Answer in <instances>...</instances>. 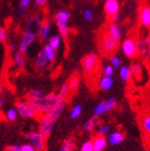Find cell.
<instances>
[{
  "instance_id": "14",
  "label": "cell",
  "mask_w": 150,
  "mask_h": 151,
  "mask_svg": "<svg viewBox=\"0 0 150 151\" xmlns=\"http://www.w3.org/2000/svg\"><path fill=\"white\" fill-rule=\"evenodd\" d=\"M137 48H138V54H141L145 57L150 56V35L137 42Z\"/></svg>"
},
{
  "instance_id": "36",
  "label": "cell",
  "mask_w": 150,
  "mask_h": 151,
  "mask_svg": "<svg viewBox=\"0 0 150 151\" xmlns=\"http://www.w3.org/2000/svg\"><path fill=\"white\" fill-rule=\"evenodd\" d=\"M58 30H59V35L62 37V38H68L70 33V28L69 25H64V26L58 27Z\"/></svg>"
},
{
  "instance_id": "50",
  "label": "cell",
  "mask_w": 150,
  "mask_h": 151,
  "mask_svg": "<svg viewBox=\"0 0 150 151\" xmlns=\"http://www.w3.org/2000/svg\"><path fill=\"white\" fill-rule=\"evenodd\" d=\"M91 1H92V0H91Z\"/></svg>"
},
{
  "instance_id": "46",
  "label": "cell",
  "mask_w": 150,
  "mask_h": 151,
  "mask_svg": "<svg viewBox=\"0 0 150 151\" xmlns=\"http://www.w3.org/2000/svg\"><path fill=\"white\" fill-rule=\"evenodd\" d=\"M48 0H35V3L39 6H45Z\"/></svg>"
},
{
  "instance_id": "6",
  "label": "cell",
  "mask_w": 150,
  "mask_h": 151,
  "mask_svg": "<svg viewBox=\"0 0 150 151\" xmlns=\"http://www.w3.org/2000/svg\"><path fill=\"white\" fill-rule=\"evenodd\" d=\"M121 50L123 55L128 58H136L138 56V48H137V42L133 38L124 39L121 44Z\"/></svg>"
},
{
  "instance_id": "38",
  "label": "cell",
  "mask_w": 150,
  "mask_h": 151,
  "mask_svg": "<svg viewBox=\"0 0 150 151\" xmlns=\"http://www.w3.org/2000/svg\"><path fill=\"white\" fill-rule=\"evenodd\" d=\"M114 72H115V69L108 64V65H105L103 68V75L104 76H112L114 75Z\"/></svg>"
},
{
  "instance_id": "31",
  "label": "cell",
  "mask_w": 150,
  "mask_h": 151,
  "mask_svg": "<svg viewBox=\"0 0 150 151\" xmlns=\"http://www.w3.org/2000/svg\"><path fill=\"white\" fill-rule=\"evenodd\" d=\"M17 116H18V111L16 109V107H10L9 109L6 111V117L9 121L11 122L15 121V120L17 119Z\"/></svg>"
},
{
  "instance_id": "22",
  "label": "cell",
  "mask_w": 150,
  "mask_h": 151,
  "mask_svg": "<svg viewBox=\"0 0 150 151\" xmlns=\"http://www.w3.org/2000/svg\"><path fill=\"white\" fill-rule=\"evenodd\" d=\"M49 60L47 59L45 52L43 50H41L40 52H38L37 57H35V64L38 68H45L48 64Z\"/></svg>"
},
{
  "instance_id": "30",
  "label": "cell",
  "mask_w": 150,
  "mask_h": 151,
  "mask_svg": "<svg viewBox=\"0 0 150 151\" xmlns=\"http://www.w3.org/2000/svg\"><path fill=\"white\" fill-rule=\"evenodd\" d=\"M141 129L145 133L150 136V115H146L141 118Z\"/></svg>"
},
{
  "instance_id": "2",
  "label": "cell",
  "mask_w": 150,
  "mask_h": 151,
  "mask_svg": "<svg viewBox=\"0 0 150 151\" xmlns=\"http://www.w3.org/2000/svg\"><path fill=\"white\" fill-rule=\"evenodd\" d=\"M64 103L63 104L59 105L58 107H56L55 109H53L52 111L45 114L40 120V124H39V130L45 137L50 136L54 127H55L56 122L59 119V117L62 115V113L64 111Z\"/></svg>"
},
{
  "instance_id": "3",
  "label": "cell",
  "mask_w": 150,
  "mask_h": 151,
  "mask_svg": "<svg viewBox=\"0 0 150 151\" xmlns=\"http://www.w3.org/2000/svg\"><path fill=\"white\" fill-rule=\"evenodd\" d=\"M16 109L18 111V115L20 117L25 118V119L35 118V117L38 116V114H39L35 104L32 103V101H29V100L18 102L17 104H16Z\"/></svg>"
},
{
  "instance_id": "35",
  "label": "cell",
  "mask_w": 150,
  "mask_h": 151,
  "mask_svg": "<svg viewBox=\"0 0 150 151\" xmlns=\"http://www.w3.org/2000/svg\"><path fill=\"white\" fill-rule=\"evenodd\" d=\"M83 17H84V19L86 20V22H88V23L92 22L93 18H94V14H93L92 10H90V9L85 10V11L83 12Z\"/></svg>"
},
{
  "instance_id": "32",
  "label": "cell",
  "mask_w": 150,
  "mask_h": 151,
  "mask_svg": "<svg viewBox=\"0 0 150 151\" xmlns=\"http://www.w3.org/2000/svg\"><path fill=\"white\" fill-rule=\"evenodd\" d=\"M14 62L18 68H23L24 65H25V63H26V60H25L24 54H22L20 52H15L14 54Z\"/></svg>"
},
{
  "instance_id": "29",
  "label": "cell",
  "mask_w": 150,
  "mask_h": 151,
  "mask_svg": "<svg viewBox=\"0 0 150 151\" xmlns=\"http://www.w3.org/2000/svg\"><path fill=\"white\" fill-rule=\"evenodd\" d=\"M50 30H52V27H50V24L48 22H45L43 24V27H42V30H41L40 37L42 40H46L49 38V35H50Z\"/></svg>"
},
{
  "instance_id": "12",
  "label": "cell",
  "mask_w": 150,
  "mask_h": 151,
  "mask_svg": "<svg viewBox=\"0 0 150 151\" xmlns=\"http://www.w3.org/2000/svg\"><path fill=\"white\" fill-rule=\"evenodd\" d=\"M139 23L144 28L150 29V6L144 4L139 10Z\"/></svg>"
},
{
  "instance_id": "39",
  "label": "cell",
  "mask_w": 150,
  "mask_h": 151,
  "mask_svg": "<svg viewBox=\"0 0 150 151\" xmlns=\"http://www.w3.org/2000/svg\"><path fill=\"white\" fill-rule=\"evenodd\" d=\"M70 90H71V89H70V87H69V84H68V83H64V84L61 85L59 93H60L62 96H68V94H69Z\"/></svg>"
},
{
  "instance_id": "41",
  "label": "cell",
  "mask_w": 150,
  "mask_h": 151,
  "mask_svg": "<svg viewBox=\"0 0 150 151\" xmlns=\"http://www.w3.org/2000/svg\"><path fill=\"white\" fill-rule=\"evenodd\" d=\"M6 41V31L4 28L0 27V43H4Z\"/></svg>"
},
{
  "instance_id": "18",
  "label": "cell",
  "mask_w": 150,
  "mask_h": 151,
  "mask_svg": "<svg viewBox=\"0 0 150 151\" xmlns=\"http://www.w3.org/2000/svg\"><path fill=\"white\" fill-rule=\"evenodd\" d=\"M115 81L112 78V76H103L99 81V88L104 91H108L114 87Z\"/></svg>"
},
{
  "instance_id": "47",
  "label": "cell",
  "mask_w": 150,
  "mask_h": 151,
  "mask_svg": "<svg viewBox=\"0 0 150 151\" xmlns=\"http://www.w3.org/2000/svg\"><path fill=\"white\" fill-rule=\"evenodd\" d=\"M119 18H120V16H119V14H116V15H114V16H112V17H110V20H112V23L117 24V23H118Z\"/></svg>"
},
{
  "instance_id": "17",
  "label": "cell",
  "mask_w": 150,
  "mask_h": 151,
  "mask_svg": "<svg viewBox=\"0 0 150 151\" xmlns=\"http://www.w3.org/2000/svg\"><path fill=\"white\" fill-rule=\"evenodd\" d=\"M107 140L110 145L112 146H118L120 145L122 142L124 140V133H122L121 131H114L110 132L108 134V137H107Z\"/></svg>"
},
{
  "instance_id": "27",
  "label": "cell",
  "mask_w": 150,
  "mask_h": 151,
  "mask_svg": "<svg viewBox=\"0 0 150 151\" xmlns=\"http://www.w3.org/2000/svg\"><path fill=\"white\" fill-rule=\"evenodd\" d=\"M43 50H44V52H45V55H46L47 59L49 60V62H53V61L56 59V50H54L49 44H46V45L43 47Z\"/></svg>"
},
{
  "instance_id": "28",
  "label": "cell",
  "mask_w": 150,
  "mask_h": 151,
  "mask_svg": "<svg viewBox=\"0 0 150 151\" xmlns=\"http://www.w3.org/2000/svg\"><path fill=\"white\" fill-rule=\"evenodd\" d=\"M79 81H81V76L78 75L77 73H75L71 76V78L69 81V87L71 90H76L78 88V85H79Z\"/></svg>"
},
{
  "instance_id": "8",
  "label": "cell",
  "mask_w": 150,
  "mask_h": 151,
  "mask_svg": "<svg viewBox=\"0 0 150 151\" xmlns=\"http://www.w3.org/2000/svg\"><path fill=\"white\" fill-rule=\"evenodd\" d=\"M98 63H99V57L95 54H88V55L85 56L84 58H83V61H81L83 69L87 73L93 72V70L98 67Z\"/></svg>"
},
{
  "instance_id": "11",
  "label": "cell",
  "mask_w": 150,
  "mask_h": 151,
  "mask_svg": "<svg viewBox=\"0 0 150 151\" xmlns=\"http://www.w3.org/2000/svg\"><path fill=\"white\" fill-rule=\"evenodd\" d=\"M119 10H120V3L118 0H105L104 12L110 18L114 15L119 14Z\"/></svg>"
},
{
  "instance_id": "7",
  "label": "cell",
  "mask_w": 150,
  "mask_h": 151,
  "mask_svg": "<svg viewBox=\"0 0 150 151\" xmlns=\"http://www.w3.org/2000/svg\"><path fill=\"white\" fill-rule=\"evenodd\" d=\"M43 24V19L40 16H33L27 22L26 26H25V30L28 33H32L37 37V35H40Z\"/></svg>"
},
{
  "instance_id": "15",
  "label": "cell",
  "mask_w": 150,
  "mask_h": 151,
  "mask_svg": "<svg viewBox=\"0 0 150 151\" xmlns=\"http://www.w3.org/2000/svg\"><path fill=\"white\" fill-rule=\"evenodd\" d=\"M70 22V13L66 10L58 11L55 14V23L58 27L68 25Z\"/></svg>"
},
{
  "instance_id": "42",
  "label": "cell",
  "mask_w": 150,
  "mask_h": 151,
  "mask_svg": "<svg viewBox=\"0 0 150 151\" xmlns=\"http://www.w3.org/2000/svg\"><path fill=\"white\" fill-rule=\"evenodd\" d=\"M6 151H20V146L18 145H10L6 148Z\"/></svg>"
},
{
  "instance_id": "5",
  "label": "cell",
  "mask_w": 150,
  "mask_h": 151,
  "mask_svg": "<svg viewBox=\"0 0 150 151\" xmlns=\"http://www.w3.org/2000/svg\"><path fill=\"white\" fill-rule=\"evenodd\" d=\"M117 106V99L116 98H107V99L103 100L100 103L97 104L94 108H93V116L100 117L102 115L110 113L114 108Z\"/></svg>"
},
{
  "instance_id": "25",
  "label": "cell",
  "mask_w": 150,
  "mask_h": 151,
  "mask_svg": "<svg viewBox=\"0 0 150 151\" xmlns=\"http://www.w3.org/2000/svg\"><path fill=\"white\" fill-rule=\"evenodd\" d=\"M75 148V140L74 138H69V139L64 140L61 146L59 147L58 151H73Z\"/></svg>"
},
{
  "instance_id": "49",
  "label": "cell",
  "mask_w": 150,
  "mask_h": 151,
  "mask_svg": "<svg viewBox=\"0 0 150 151\" xmlns=\"http://www.w3.org/2000/svg\"><path fill=\"white\" fill-rule=\"evenodd\" d=\"M2 93H3V84L0 83V94H2Z\"/></svg>"
},
{
  "instance_id": "48",
  "label": "cell",
  "mask_w": 150,
  "mask_h": 151,
  "mask_svg": "<svg viewBox=\"0 0 150 151\" xmlns=\"http://www.w3.org/2000/svg\"><path fill=\"white\" fill-rule=\"evenodd\" d=\"M4 105V99L3 98H0V107H2Z\"/></svg>"
},
{
  "instance_id": "16",
  "label": "cell",
  "mask_w": 150,
  "mask_h": 151,
  "mask_svg": "<svg viewBox=\"0 0 150 151\" xmlns=\"http://www.w3.org/2000/svg\"><path fill=\"white\" fill-rule=\"evenodd\" d=\"M93 144V151H103L104 149L107 147V144H108V140L105 136H102V135H97L92 139Z\"/></svg>"
},
{
  "instance_id": "34",
  "label": "cell",
  "mask_w": 150,
  "mask_h": 151,
  "mask_svg": "<svg viewBox=\"0 0 150 151\" xmlns=\"http://www.w3.org/2000/svg\"><path fill=\"white\" fill-rule=\"evenodd\" d=\"M110 65H112L114 69L116 68H121V59L119 58L118 56L116 55H112L110 56Z\"/></svg>"
},
{
  "instance_id": "37",
  "label": "cell",
  "mask_w": 150,
  "mask_h": 151,
  "mask_svg": "<svg viewBox=\"0 0 150 151\" xmlns=\"http://www.w3.org/2000/svg\"><path fill=\"white\" fill-rule=\"evenodd\" d=\"M81 151H93V144L92 140H87L81 147Z\"/></svg>"
},
{
  "instance_id": "43",
  "label": "cell",
  "mask_w": 150,
  "mask_h": 151,
  "mask_svg": "<svg viewBox=\"0 0 150 151\" xmlns=\"http://www.w3.org/2000/svg\"><path fill=\"white\" fill-rule=\"evenodd\" d=\"M27 11H28V8H24V6H19L17 10V13L18 15H20V16H24V15L27 14Z\"/></svg>"
},
{
  "instance_id": "23",
  "label": "cell",
  "mask_w": 150,
  "mask_h": 151,
  "mask_svg": "<svg viewBox=\"0 0 150 151\" xmlns=\"http://www.w3.org/2000/svg\"><path fill=\"white\" fill-rule=\"evenodd\" d=\"M41 96H43V91H42V89H39V88H32L26 93V99L29 100V101H35V100L41 98Z\"/></svg>"
},
{
  "instance_id": "4",
  "label": "cell",
  "mask_w": 150,
  "mask_h": 151,
  "mask_svg": "<svg viewBox=\"0 0 150 151\" xmlns=\"http://www.w3.org/2000/svg\"><path fill=\"white\" fill-rule=\"evenodd\" d=\"M26 137L29 139L30 144L35 147V151H44L46 145V137L41 133L40 130H31L26 132Z\"/></svg>"
},
{
  "instance_id": "1",
  "label": "cell",
  "mask_w": 150,
  "mask_h": 151,
  "mask_svg": "<svg viewBox=\"0 0 150 151\" xmlns=\"http://www.w3.org/2000/svg\"><path fill=\"white\" fill-rule=\"evenodd\" d=\"M64 96H62L60 93H49L47 96H43L39 99L32 101L37 107L38 111L40 114H47L55 109L59 105L63 104Z\"/></svg>"
},
{
  "instance_id": "45",
  "label": "cell",
  "mask_w": 150,
  "mask_h": 151,
  "mask_svg": "<svg viewBox=\"0 0 150 151\" xmlns=\"http://www.w3.org/2000/svg\"><path fill=\"white\" fill-rule=\"evenodd\" d=\"M31 0H19V6H24V8H28L30 4Z\"/></svg>"
},
{
  "instance_id": "44",
  "label": "cell",
  "mask_w": 150,
  "mask_h": 151,
  "mask_svg": "<svg viewBox=\"0 0 150 151\" xmlns=\"http://www.w3.org/2000/svg\"><path fill=\"white\" fill-rule=\"evenodd\" d=\"M8 48H9V50L11 52H16V50H17L18 47H17V45H16V43H10Z\"/></svg>"
},
{
  "instance_id": "26",
  "label": "cell",
  "mask_w": 150,
  "mask_h": 151,
  "mask_svg": "<svg viewBox=\"0 0 150 151\" xmlns=\"http://www.w3.org/2000/svg\"><path fill=\"white\" fill-rule=\"evenodd\" d=\"M81 113H83V107H81V105L79 104H76L74 105L72 107V109H71V111H70V119L71 120H75V119H77L78 117L81 116Z\"/></svg>"
},
{
  "instance_id": "21",
  "label": "cell",
  "mask_w": 150,
  "mask_h": 151,
  "mask_svg": "<svg viewBox=\"0 0 150 151\" xmlns=\"http://www.w3.org/2000/svg\"><path fill=\"white\" fill-rule=\"evenodd\" d=\"M119 77L123 83H129L132 78L131 68L128 65H121V68L119 69Z\"/></svg>"
},
{
  "instance_id": "24",
  "label": "cell",
  "mask_w": 150,
  "mask_h": 151,
  "mask_svg": "<svg viewBox=\"0 0 150 151\" xmlns=\"http://www.w3.org/2000/svg\"><path fill=\"white\" fill-rule=\"evenodd\" d=\"M61 42H62V37H61L60 35H50L48 38V44L55 50H59V47H60V45H61Z\"/></svg>"
},
{
  "instance_id": "40",
  "label": "cell",
  "mask_w": 150,
  "mask_h": 151,
  "mask_svg": "<svg viewBox=\"0 0 150 151\" xmlns=\"http://www.w3.org/2000/svg\"><path fill=\"white\" fill-rule=\"evenodd\" d=\"M20 151H35V149L31 144H24L20 146Z\"/></svg>"
},
{
  "instance_id": "13",
  "label": "cell",
  "mask_w": 150,
  "mask_h": 151,
  "mask_svg": "<svg viewBox=\"0 0 150 151\" xmlns=\"http://www.w3.org/2000/svg\"><path fill=\"white\" fill-rule=\"evenodd\" d=\"M122 33H123V30H122L121 26L118 25V24H114V23H112V25H110L106 32L107 35H110V38L112 39H115L116 41H120V39L122 37Z\"/></svg>"
},
{
  "instance_id": "19",
  "label": "cell",
  "mask_w": 150,
  "mask_h": 151,
  "mask_svg": "<svg viewBox=\"0 0 150 151\" xmlns=\"http://www.w3.org/2000/svg\"><path fill=\"white\" fill-rule=\"evenodd\" d=\"M100 125V118L97 116H93L91 118L85 121V123L83 124V130L85 132H92L95 128H98Z\"/></svg>"
},
{
  "instance_id": "20",
  "label": "cell",
  "mask_w": 150,
  "mask_h": 151,
  "mask_svg": "<svg viewBox=\"0 0 150 151\" xmlns=\"http://www.w3.org/2000/svg\"><path fill=\"white\" fill-rule=\"evenodd\" d=\"M130 68L131 72H132V77H134L136 81H141L143 76H144V67H143V64L139 63V62H135Z\"/></svg>"
},
{
  "instance_id": "33",
  "label": "cell",
  "mask_w": 150,
  "mask_h": 151,
  "mask_svg": "<svg viewBox=\"0 0 150 151\" xmlns=\"http://www.w3.org/2000/svg\"><path fill=\"white\" fill-rule=\"evenodd\" d=\"M110 127L106 123H102V124L99 125L98 128V134L99 135H102V136H106L110 134Z\"/></svg>"
},
{
  "instance_id": "9",
  "label": "cell",
  "mask_w": 150,
  "mask_h": 151,
  "mask_svg": "<svg viewBox=\"0 0 150 151\" xmlns=\"http://www.w3.org/2000/svg\"><path fill=\"white\" fill-rule=\"evenodd\" d=\"M35 35L32 33H28V32H25L20 39L19 45H18V52H20L22 54H26L28 52L29 47L31 44H33V42L35 41Z\"/></svg>"
},
{
  "instance_id": "10",
  "label": "cell",
  "mask_w": 150,
  "mask_h": 151,
  "mask_svg": "<svg viewBox=\"0 0 150 151\" xmlns=\"http://www.w3.org/2000/svg\"><path fill=\"white\" fill-rule=\"evenodd\" d=\"M118 44L119 41H116L115 39L110 38V35H105L103 37V40H102V50L105 54H112L117 50Z\"/></svg>"
}]
</instances>
